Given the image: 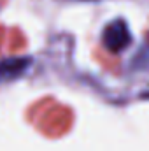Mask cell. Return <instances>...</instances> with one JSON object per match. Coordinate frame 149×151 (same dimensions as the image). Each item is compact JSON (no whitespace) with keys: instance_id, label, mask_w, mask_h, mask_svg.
Returning <instances> with one entry per match:
<instances>
[{"instance_id":"cell-1","label":"cell","mask_w":149,"mask_h":151,"mask_svg":"<svg viewBox=\"0 0 149 151\" xmlns=\"http://www.w3.org/2000/svg\"><path fill=\"white\" fill-rule=\"evenodd\" d=\"M102 42L114 55L123 53L132 44V34H130L126 21L125 19H114L111 23H107V27L102 32Z\"/></svg>"},{"instance_id":"cell-2","label":"cell","mask_w":149,"mask_h":151,"mask_svg":"<svg viewBox=\"0 0 149 151\" xmlns=\"http://www.w3.org/2000/svg\"><path fill=\"white\" fill-rule=\"evenodd\" d=\"M28 63L30 62L27 58H9L0 62V79H14L21 76L27 70Z\"/></svg>"}]
</instances>
